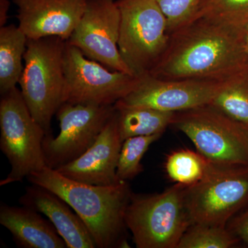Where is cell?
<instances>
[{"label":"cell","mask_w":248,"mask_h":248,"mask_svg":"<svg viewBox=\"0 0 248 248\" xmlns=\"http://www.w3.org/2000/svg\"><path fill=\"white\" fill-rule=\"evenodd\" d=\"M117 113L122 142L132 137L149 136L164 133L172 125L175 112L146 107L114 105Z\"/></svg>","instance_id":"18"},{"label":"cell","mask_w":248,"mask_h":248,"mask_svg":"<svg viewBox=\"0 0 248 248\" xmlns=\"http://www.w3.org/2000/svg\"><path fill=\"white\" fill-rule=\"evenodd\" d=\"M63 68L62 104L114 105L133 91L140 79L133 75L112 71L90 60L67 41Z\"/></svg>","instance_id":"9"},{"label":"cell","mask_w":248,"mask_h":248,"mask_svg":"<svg viewBox=\"0 0 248 248\" xmlns=\"http://www.w3.org/2000/svg\"><path fill=\"white\" fill-rule=\"evenodd\" d=\"M9 0H0V27H4L9 19Z\"/></svg>","instance_id":"26"},{"label":"cell","mask_w":248,"mask_h":248,"mask_svg":"<svg viewBox=\"0 0 248 248\" xmlns=\"http://www.w3.org/2000/svg\"><path fill=\"white\" fill-rule=\"evenodd\" d=\"M27 179L64 200L87 227L97 248H129L124 217L133 192L128 182L90 185L48 167L32 173Z\"/></svg>","instance_id":"2"},{"label":"cell","mask_w":248,"mask_h":248,"mask_svg":"<svg viewBox=\"0 0 248 248\" xmlns=\"http://www.w3.org/2000/svg\"><path fill=\"white\" fill-rule=\"evenodd\" d=\"M229 223L228 230L248 246V209L236 215Z\"/></svg>","instance_id":"25"},{"label":"cell","mask_w":248,"mask_h":248,"mask_svg":"<svg viewBox=\"0 0 248 248\" xmlns=\"http://www.w3.org/2000/svg\"><path fill=\"white\" fill-rule=\"evenodd\" d=\"M28 38L18 26L0 27V94L17 87L24 66Z\"/></svg>","instance_id":"17"},{"label":"cell","mask_w":248,"mask_h":248,"mask_svg":"<svg viewBox=\"0 0 248 248\" xmlns=\"http://www.w3.org/2000/svg\"><path fill=\"white\" fill-rule=\"evenodd\" d=\"M172 125L212 164L248 166V126L212 106L175 112Z\"/></svg>","instance_id":"6"},{"label":"cell","mask_w":248,"mask_h":248,"mask_svg":"<svg viewBox=\"0 0 248 248\" xmlns=\"http://www.w3.org/2000/svg\"><path fill=\"white\" fill-rule=\"evenodd\" d=\"M192 224L226 227L248 205V166L214 164L203 179L186 187Z\"/></svg>","instance_id":"8"},{"label":"cell","mask_w":248,"mask_h":248,"mask_svg":"<svg viewBox=\"0 0 248 248\" xmlns=\"http://www.w3.org/2000/svg\"><path fill=\"white\" fill-rule=\"evenodd\" d=\"M200 16L245 32L248 26V0H204Z\"/></svg>","instance_id":"23"},{"label":"cell","mask_w":248,"mask_h":248,"mask_svg":"<svg viewBox=\"0 0 248 248\" xmlns=\"http://www.w3.org/2000/svg\"><path fill=\"white\" fill-rule=\"evenodd\" d=\"M213 165L199 152L181 149L168 156L165 167L172 182L189 187L203 179Z\"/></svg>","instance_id":"20"},{"label":"cell","mask_w":248,"mask_h":248,"mask_svg":"<svg viewBox=\"0 0 248 248\" xmlns=\"http://www.w3.org/2000/svg\"><path fill=\"white\" fill-rule=\"evenodd\" d=\"M66 41L59 37L28 39L25 62L19 84L31 115L52 135L51 122L62 104L64 73L63 58Z\"/></svg>","instance_id":"3"},{"label":"cell","mask_w":248,"mask_h":248,"mask_svg":"<svg viewBox=\"0 0 248 248\" xmlns=\"http://www.w3.org/2000/svg\"><path fill=\"white\" fill-rule=\"evenodd\" d=\"M210 105L248 126V66L227 79Z\"/></svg>","instance_id":"19"},{"label":"cell","mask_w":248,"mask_h":248,"mask_svg":"<svg viewBox=\"0 0 248 248\" xmlns=\"http://www.w3.org/2000/svg\"><path fill=\"white\" fill-rule=\"evenodd\" d=\"M0 223L11 233L17 247L66 248L53 223L28 207L1 204Z\"/></svg>","instance_id":"16"},{"label":"cell","mask_w":248,"mask_h":248,"mask_svg":"<svg viewBox=\"0 0 248 248\" xmlns=\"http://www.w3.org/2000/svg\"><path fill=\"white\" fill-rule=\"evenodd\" d=\"M161 136L162 134H156L149 136L132 137L124 140L116 172L119 181L128 182L142 172L143 167L141 161L143 155L152 143L157 141Z\"/></svg>","instance_id":"22"},{"label":"cell","mask_w":248,"mask_h":248,"mask_svg":"<svg viewBox=\"0 0 248 248\" xmlns=\"http://www.w3.org/2000/svg\"><path fill=\"white\" fill-rule=\"evenodd\" d=\"M244 45L245 47H246V51L248 53V26L244 32Z\"/></svg>","instance_id":"27"},{"label":"cell","mask_w":248,"mask_h":248,"mask_svg":"<svg viewBox=\"0 0 248 248\" xmlns=\"http://www.w3.org/2000/svg\"><path fill=\"white\" fill-rule=\"evenodd\" d=\"M244 32L200 16L170 35L150 76L164 80L226 79L248 66Z\"/></svg>","instance_id":"1"},{"label":"cell","mask_w":248,"mask_h":248,"mask_svg":"<svg viewBox=\"0 0 248 248\" xmlns=\"http://www.w3.org/2000/svg\"><path fill=\"white\" fill-rule=\"evenodd\" d=\"M122 143L115 109L92 146L79 158L55 170L76 182L90 185H113L120 182L116 172Z\"/></svg>","instance_id":"14"},{"label":"cell","mask_w":248,"mask_h":248,"mask_svg":"<svg viewBox=\"0 0 248 248\" xmlns=\"http://www.w3.org/2000/svg\"><path fill=\"white\" fill-rule=\"evenodd\" d=\"M115 112L114 105L62 104L56 113L60 134L56 138L50 135L44 139L47 167L58 169L84 154Z\"/></svg>","instance_id":"10"},{"label":"cell","mask_w":248,"mask_h":248,"mask_svg":"<svg viewBox=\"0 0 248 248\" xmlns=\"http://www.w3.org/2000/svg\"><path fill=\"white\" fill-rule=\"evenodd\" d=\"M119 51L134 76L149 74L169 46L168 21L155 0H117Z\"/></svg>","instance_id":"5"},{"label":"cell","mask_w":248,"mask_h":248,"mask_svg":"<svg viewBox=\"0 0 248 248\" xmlns=\"http://www.w3.org/2000/svg\"><path fill=\"white\" fill-rule=\"evenodd\" d=\"M0 131V148L11 166L0 185L22 182L47 167L43 151L46 135L31 115L17 87L1 95Z\"/></svg>","instance_id":"7"},{"label":"cell","mask_w":248,"mask_h":248,"mask_svg":"<svg viewBox=\"0 0 248 248\" xmlns=\"http://www.w3.org/2000/svg\"><path fill=\"white\" fill-rule=\"evenodd\" d=\"M87 0H13L18 27L29 40L59 37L69 40L84 14Z\"/></svg>","instance_id":"13"},{"label":"cell","mask_w":248,"mask_h":248,"mask_svg":"<svg viewBox=\"0 0 248 248\" xmlns=\"http://www.w3.org/2000/svg\"><path fill=\"white\" fill-rule=\"evenodd\" d=\"M168 21L169 35L200 16L204 0H155Z\"/></svg>","instance_id":"24"},{"label":"cell","mask_w":248,"mask_h":248,"mask_svg":"<svg viewBox=\"0 0 248 248\" xmlns=\"http://www.w3.org/2000/svg\"><path fill=\"white\" fill-rule=\"evenodd\" d=\"M226 79L164 80L146 75L114 105L177 112L210 105Z\"/></svg>","instance_id":"12"},{"label":"cell","mask_w":248,"mask_h":248,"mask_svg":"<svg viewBox=\"0 0 248 248\" xmlns=\"http://www.w3.org/2000/svg\"><path fill=\"white\" fill-rule=\"evenodd\" d=\"M19 203L43 214L53 223L68 248H95L87 227L71 207L56 194L34 185L27 187Z\"/></svg>","instance_id":"15"},{"label":"cell","mask_w":248,"mask_h":248,"mask_svg":"<svg viewBox=\"0 0 248 248\" xmlns=\"http://www.w3.org/2000/svg\"><path fill=\"white\" fill-rule=\"evenodd\" d=\"M186 186L176 184L153 195H132L125 223L138 248H177L192 224L186 202Z\"/></svg>","instance_id":"4"},{"label":"cell","mask_w":248,"mask_h":248,"mask_svg":"<svg viewBox=\"0 0 248 248\" xmlns=\"http://www.w3.org/2000/svg\"><path fill=\"white\" fill-rule=\"evenodd\" d=\"M120 22L117 1L87 0L84 14L67 42L108 69L133 75L119 51Z\"/></svg>","instance_id":"11"},{"label":"cell","mask_w":248,"mask_h":248,"mask_svg":"<svg viewBox=\"0 0 248 248\" xmlns=\"http://www.w3.org/2000/svg\"><path fill=\"white\" fill-rule=\"evenodd\" d=\"M239 242L227 227L195 223L183 235L177 248H231Z\"/></svg>","instance_id":"21"}]
</instances>
